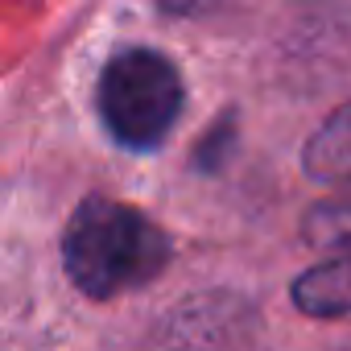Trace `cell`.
I'll list each match as a JSON object with an SVG mask.
<instances>
[{
    "label": "cell",
    "mask_w": 351,
    "mask_h": 351,
    "mask_svg": "<svg viewBox=\"0 0 351 351\" xmlns=\"http://www.w3.org/2000/svg\"><path fill=\"white\" fill-rule=\"evenodd\" d=\"M169 236L136 207L91 195L66 223L62 261L87 298H116L149 285L169 265Z\"/></svg>",
    "instance_id": "1"
},
{
    "label": "cell",
    "mask_w": 351,
    "mask_h": 351,
    "mask_svg": "<svg viewBox=\"0 0 351 351\" xmlns=\"http://www.w3.org/2000/svg\"><path fill=\"white\" fill-rule=\"evenodd\" d=\"M182 112V75L165 54L132 46L99 75V120L124 149H157Z\"/></svg>",
    "instance_id": "2"
},
{
    "label": "cell",
    "mask_w": 351,
    "mask_h": 351,
    "mask_svg": "<svg viewBox=\"0 0 351 351\" xmlns=\"http://www.w3.org/2000/svg\"><path fill=\"white\" fill-rule=\"evenodd\" d=\"M293 306L310 318H351V252L302 273L293 281Z\"/></svg>",
    "instance_id": "3"
},
{
    "label": "cell",
    "mask_w": 351,
    "mask_h": 351,
    "mask_svg": "<svg viewBox=\"0 0 351 351\" xmlns=\"http://www.w3.org/2000/svg\"><path fill=\"white\" fill-rule=\"evenodd\" d=\"M306 173L330 186H351V104L339 108L306 145Z\"/></svg>",
    "instance_id": "4"
},
{
    "label": "cell",
    "mask_w": 351,
    "mask_h": 351,
    "mask_svg": "<svg viewBox=\"0 0 351 351\" xmlns=\"http://www.w3.org/2000/svg\"><path fill=\"white\" fill-rule=\"evenodd\" d=\"M302 232H306V244L318 252H330V256L351 252V195L318 203L302 219Z\"/></svg>",
    "instance_id": "5"
},
{
    "label": "cell",
    "mask_w": 351,
    "mask_h": 351,
    "mask_svg": "<svg viewBox=\"0 0 351 351\" xmlns=\"http://www.w3.org/2000/svg\"><path fill=\"white\" fill-rule=\"evenodd\" d=\"M228 145H232V132H228V120H223V124H215V128H211L207 145H203V149H195V161H199L203 169H215Z\"/></svg>",
    "instance_id": "6"
},
{
    "label": "cell",
    "mask_w": 351,
    "mask_h": 351,
    "mask_svg": "<svg viewBox=\"0 0 351 351\" xmlns=\"http://www.w3.org/2000/svg\"><path fill=\"white\" fill-rule=\"evenodd\" d=\"M157 5H161L165 13H178V17H195V13H211V9H219L223 0H157Z\"/></svg>",
    "instance_id": "7"
}]
</instances>
